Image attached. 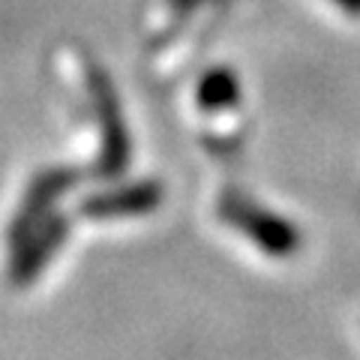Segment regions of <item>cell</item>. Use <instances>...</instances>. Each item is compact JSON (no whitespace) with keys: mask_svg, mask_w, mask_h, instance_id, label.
Masks as SVG:
<instances>
[{"mask_svg":"<svg viewBox=\"0 0 360 360\" xmlns=\"http://www.w3.org/2000/svg\"><path fill=\"white\" fill-rule=\"evenodd\" d=\"M225 217L234 219L240 225L246 234H252L258 246H264L267 252L274 255H285V252H295L297 246V234L291 225L279 222L276 217H270V213H262L250 205H225Z\"/></svg>","mask_w":360,"mask_h":360,"instance_id":"6da1fadb","label":"cell"},{"mask_svg":"<svg viewBox=\"0 0 360 360\" xmlns=\"http://www.w3.org/2000/svg\"><path fill=\"white\" fill-rule=\"evenodd\" d=\"M63 238V222L49 219V225H42L27 238V243L18 252H13V283L25 285L45 267V262L51 258V252L60 246Z\"/></svg>","mask_w":360,"mask_h":360,"instance_id":"7a4b0ae2","label":"cell"},{"mask_svg":"<svg viewBox=\"0 0 360 360\" xmlns=\"http://www.w3.org/2000/svg\"><path fill=\"white\" fill-rule=\"evenodd\" d=\"M198 96H201V105L205 108H222L238 99V82H234V75L229 70H217L201 82Z\"/></svg>","mask_w":360,"mask_h":360,"instance_id":"277c9868","label":"cell"},{"mask_svg":"<svg viewBox=\"0 0 360 360\" xmlns=\"http://www.w3.org/2000/svg\"><path fill=\"white\" fill-rule=\"evenodd\" d=\"M160 205V189L156 186H135L127 189L117 198H96L84 207L94 217H117V213H139V210H150Z\"/></svg>","mask_w":360,"mask_h":360,"instance_id":"3957f363","label":"cell"},{"mask_svg":"<svg viewBox=\"0 0 360 360\" xmlns=\"http://www.w3.org/2000/svg\"><path fill=\"white\" fill-rule=\"evenodd\" d=\"M333 4H340L345 13H352V15H360V0H333Z\"/></svg>","mask_w":360,"mask_h":360,"instance_id":"5b68a950","label":"cell"}]
</instances>
